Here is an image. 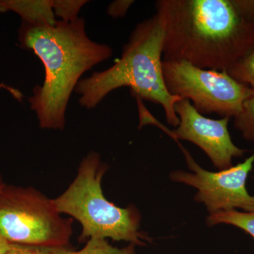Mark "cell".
<instances>
[{
	"instance_id": "1",
	"label": "cell",
	"mask_w": 254,
	"mask_h": 254,
	"mask_svg": "<svg viewBox=\"0 0 254 254\" xmlns=\"http://www.w3.org/2000/svg\"><path fill=\"white\" fill-rule=\"evenodd\" d=\"M163 60L227 71L254 50V0H158Z\"/></svg>"
},
{
	"instance_id": "2",
	"label": "cell",
	"mask_w": 254,
	"mask_h": 254,
	"mask_svg": "<svg viewBox=\"0 0 254 254\" xmlns=\"http://www.w3.org/2000/svg\"><path fill=\"white\" fill-rule=\"evenodd\" d=\"M21 48L31 50L44 65L45 80L29 98L40 127L63 130L71 93L82 75L113 55L111 47L88 38L86 22L78 18L54 25L23 21L19 31Z\"/></svg>"
},
{
	"instance_id": "3",
	"label": "cell",
	"mask_w": 254,
	"mask_h": 254,
	"mask_svg": "<svg viewBox=\"0 0 254 254\" xmlns=\"http://www.w3.org/2000/svg\"><path fill=\"white\" fill-rule=\"evenodd\" d=\"M163 41V23L156 14L137 24L115 64L78 82L75 92L81 106L94 108L112 91L128 87L136 100L161 105L168 123L178 127L175 105L182 98L170 94L164 81Z\"/></svg>"
},
{
	"instance_id": "4",
	"label": "cell",
	"mask_w": 254,
	"mask_h": 254,
	"mask_svg": "<svg viewBox=\"0 0 254 254\" xmlns=\"http://www.w3.org/2000/svg\"><path fill=\"white\" fill-rule=\"evenodd\" d=\"M100 155L91 152L82 160L78 174L67 190L55 199L60 214L73 217L81 224L80 242L110 238L145 247L152 240L140 231L141 214L134 206L120 208L107 200L102 180L108 170Z\"/></svg>"
},
{
	"instance_id": "5",
	"label": "cell",
	"mask_w": 254,
	"mask_h": 254,
	"mask_svg": "<svg viewBox=\"0 0 254 254\" xmlns=\"http://www.w3.org/2000/svg\"><path fill=\"white\" fill-rule=\"evenodd\" d=\"M72 223L34 188L4 184L0 189V235L9 243L69 245Z\"/></svg>"
},
{
	"instance_id": "6",
	"label": "cell",
	"mask_w": 254,
	"mask_h": 254,
	"mask_svg": "<svg viewBox=\"0 0 254 254\" xmlns=\"http://www.w3.org/2000/svg\"><path fill=\"white\" fill-rule=\"evenodd\" d=\"M163 74L169 93L190 100L202 115L235 118L254 90L226 71L203 69L185 61L163 60Z\"/></svg>"
},
{
	"instance_id": "7",
	"label": "cell",
	"mask_w": 254,
	"mask_h": 254,
	"mask_svg": "<svg viewBox=\"0 0 254 254\" xmlns=\"http://www.w3.org/2000/svg\"><path fill=\"white\" fill-rule=\"evenodd\" d=\"M180 147L192 173L176 170L170 174V179L196 189L194 199L203 203L209 214L237 209L254 213V195L249 193L246 184L253 169L254 152L243 163L213 173L202 168L185 148Z\"/></svg>"
},
{
	"instance_id": "8",
	"label": "cell",
	"mask_w": 254,
	"mask_h": 254,
	"mask_svg": "<svg viewBox=\"0 0 254 254\" xmlns=\"http://www.w3.org/2000/svg\"><path fill=\"white\" fill-rule=\"evenodd\" d=\"M180 124L176 129L168 132L174 139L191 142L205 152L214 166L222 170L233 166L232 160L240 158L247 150L239 148L232 141L228 130L230 118H207L198 113L188 99H182L175 105Z\"/></svg>"
},
{
	"instance_id": "9",
	"label": "cell",
	"mask_w": 254,
	"mask_h": 254,
	"mask_svg": "<svg viewBox=\"0 0 254 254\" xmlns=\"http://www.w3.org/2000/svg\"><path fill=\"white\" fill-rule=\"evenodd\" d=\"M11 10L23 18V21L35 24L54 25L57 20L53 9V0L0 1V11Z\"/></svg>"
},
{
	"instance_id": "10",
	"label": "cell",
	"mask_w": 254,
	"mask_h": 254,
	"mask_svg": "<svg viewBox=\"0 0 254 254\" xmlns=\"http://www.w3.org/2000/svg\"><path fill=\"white\" fill-rule=\"evenodd\" d=\"M208 226L225 224L238 227L254 239V212L247 213L237 210L209 214L206 218Z\"/></svg>"
},
{
	"instance_id": "11",
	"label": "cell",
	"mask_w": 254,
	"mask_h": 254,
	"mask_svg": "<svg viewBox=\"0 0 254 254\" xmlns=\"http://www.w3.org/2000/svg\"><path fill=\"white\" fill-rule=\"evenodd\" d=\"M234 125L245 140L254 143V88L246 98L240 113L235 117Z\"/></svg>"
},
{
	"instance_id": "12",
	"label": "cell",
	"mask_w": 254,
	"mask_h": 254,
	"mask_svg": "<svg viewBox=\"0 0 254 254\" xmlns=\"http://www.w3.org/2000/svg\"><path fill=\"white\" fill-rule=\"evenodd\" d=\"M136 246L129 243L123 248L113 247L105 239L92 238L82 250L71 254H136Z\"/></svg>"
},
{
	"instance_id": "13",
	"label": "cell",
	"mask_w": 254,
	"mask_h": 254,
	"mask_svg": "<svg viewBox=\"0 0 254 254\" xmlns=\"http://www.w3.org/2000/svg\"><path fill=\"white\" fill-rule=\"evenodd\" d=\"M227 72L237 81L254 88V50L235 64Z\"/></svg>"
},
{
	"instance_id": "14",
	"label": "cell",
	"mask_w": 254,
	"mask_h": 254,
	"mask_svg": "<svg viewBox=\"0 0 254 254\" xmlns=\"http://www.w3.org/2000/svg\"><path fill=\"white\" fill-rule=\"evenodd\" d=\"M73 249L67 246H46L11 244L5 254H71Z\"/></svg>"
},
{
	"instance_id": "15",
	"label": "cell",
	"mask_w": 254,
	"mask_h": 254,
	"mask_svg": "<svg viewBox=\"0 0 254 254\" xmlns=\"http://www.w3.org/2000/svg\"><path fill=\"white\" fill-rule=\"evenodd\" d=\"M86 0H53V9L55 17L63 22H71L77 19L81 8L87 4Z\"/></svg>"
},
{
	"instance_id": "16",
	"label": "cell",
	"mask_w": 254,
	"mask_h": 254,
	"mask_svg": "<svg viewBox=\"0 0 254 254\" xmlns=\"http://www.w3.org/2000/svg\"><path fill=\"white\" fill-rule=\"evenodd\" d=\"M134 3L132 0H117L110 3L107 9V12L111 17H123L126 15L130 6Z\"/></svg>"
},
{
	"instance_id": "17",
	"label": "cell",
	"mask_w": 254,
	"mask_h": 254,
	"mask_svg": "<svg viewBox=\"0 0 254 254\" xmlns=\"http://www.w3.org/2000/svg\"><path fill=\"white\" fill-rule=\"evenodd\" d=\"M10 245L11 243L0 235V254H5L9 250Z\"/></svg>"
},
{
	"instance_id": "18",
	"label": "cell",
	"mask_w": 254,
	"mask_h": 254,
	"mask_svg": "<svg viewBox=\"0 0 254 254\" xmlns=\"http://www.w3.org/2000/svg\"><path fill=\"white\" fill-rule=\"evenodd\" d=\"M3 185H4V183H3L2 180H1V177H0V189L2 187Z\"/></svg>"
}]
</instances>
